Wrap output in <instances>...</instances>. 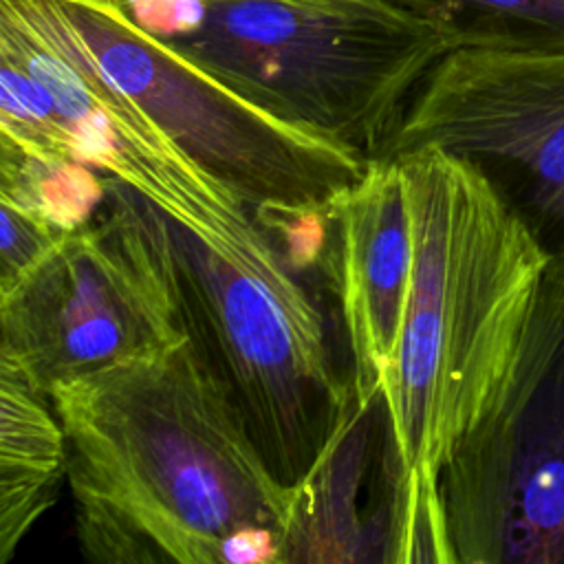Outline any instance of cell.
Returning <instances> with one entry per match:
<instances>
[{
  "instance_id": "6da1fadb",
  "label": "cell",
  "mask_w": 564,
  "mask_h": 564,
  "mask_svg": "<svg viewBox=\"0 0 564 564\" xmlns=\"http://www.w3.org/2000/svg\"><path fill=\"white\" fill-rule=\"evenodd\" d=\"M75 535L97 564L282 562L295 487L189 333L48 390Z\"/></svg>"
},
{
  "instance_id": "7a4b0ae2",
  "label": "cell",
  "mask_w": 564,
  "mask_h": 564,
  "mask_svg": "<svg viewBox=\"0 0 564 564\" xmlns=\"http://www.w3.org/2000/svg\"><path fill=\"white\" fill-rule=\"evenodd\" d=\"M392 159L412 227V280L381 392L386 560L452 564L441 474L494 403L551 256L474 161L432 145Z\"/></svg>"
},
{
  "instance_id": "3957f363",
  "label": "cell",
  "mask_w": 564,
  "mask_h": 564,
  "mask_svg": "<svg viewBox=\"0 0 564 564\" xmlns=\"http://www.w3.org/2000/svg\"><path fill=\"white\" fill-rule=\"evenodd\" d=\"M260 108L379 159L410 97L456 46L401 0H121Z\"/></svg>"
},
{
  "instance_id": "277c9868",
  "label": "cell",
  "mask_w": 564,
  "mask_h": 564,
  "mask_svg": "<svg viewBox=\"0 0 564 564\" xmlns=\"http://www.w3.org/2000/svg\"><path fill=\"white\" fill-rule=\"evenodd\" d=\"M104 75L264 225L322 223L368 159L249 101L121 0H51Z\"/></svg>"
},
{
  "instance_id": "5b68a950",
  "label": "cell",
  "mask_w": 564,
  "mask_h": 564,
  "mask_svg": "<svg viewBox=\"0 0 564 564\" xmlns=\"http://www.w3.org/2000/svg\"><path fill=\"white\" fill-rule=\"evenodd\" d=\"M0 357L46 397L189 337L167 216L110 181L101 207L0 295Z\"/></svg>"
},
{
  "instance_id": "8992f818",
  "label": "cell",
  "mask_w": 564,
  "mask_h": 564,
  "mask_svg": "<svg viewBox=\"0 0 564 564\" xmlns=\"http://www.w3.org/2000/svg\"><path fill=\"white\" fill-rule=\"evenodd\" d=\"M189 333L200 341L273 471L297 485L352 412L317 306L286 260L229 258L167 216Z\"/></svg>"
},
{
  "instance_id": "52a82bcc",
  "label": "cell",
  "mask_w": 564,
  "mask_h": 564,
  "mask_svg": "<svg viewBox=\"0 0 564 564\" xmlns=\"http://www.w3.org/2000/svg\"><path fill=\"white\" fill-rule=\"evenodd\" d=\"M441 507L452 564H564V251L494 403L441 474Z\"/></svg>"
},
{
  "instance_id": "ba28073f",
  "label": "cell",
  "mask_w": 564,
  "mask_h": 564,
  "mask_svg": "<svg viewBox=\"0 0 564 564\" xmlns=\"http://www.w3.org/2000/svg\"><path fill=\"white\" fill-rule=\"evenodd\" d=\"M0 59L51 104V152L119 181L229 258L278 251L258 216L126 97L51 0H0Z\"/></svg>"
},
{
  "instance_id": "9c48e42d",
  "label": "cell",
  "mask_w": 564,
  "mask_h": 564,
  "mask_svg": "<svg viewBox=\"0 0 564 564\" xmlns=\"http://www.w3.org/2000/svg\"><path fill=\"white\" fill-rule=\"evenodd\" d=\"M425 145L482 167L549 256L564 251V51H447L410 97L381 156Z\"/></svg>"
},
{
  "instance_id": "30bf717a",
  "label": "cell",
  "mask_w": 564,
  "mask_h": 564,
  "mask_svg": "<svg viewBox=\"0 0 564 564\" xmlns=\"http://www.w3.org/2000/svg\"><path fill=\"white\" fill-rule=\"evenodd\" d=\"M335 282L357 408L381 399L412 280V227L397 159H372L330 205Z\"/></svg>"
},
{
  "instance_id": "8fae6325",
  "label": "cell",
  "mask_w": 564,
  "mask_h": 564,
  "mask_svg": "<svg viewBox=\"0 0 564 564\" xmlns=\"http://www.w3.org/2000/svg\"><path fill=\"white\" fill-rule=\"evenodd\" d=\"M66 471V434L51 399L0 357V564L53 507Z\"/></svg>"
},
{
  "instance_id": "7c38bea8",
  "label": "cell",
  "mask_w": 564,
  "mask_h": 564,
  "mask_svg": "<svg viewBox=\"0 0 564 564\" xmlns=\"http://www.w3.org/2000/svg\"><path fill=\"white\" fill-rule=\"evenodd\" d=\"M447 29L456 46L564 51V0H401Z\"/></svg>"
},
{
  "instance_id": "4fadbf2b",
  "label": "cell",
  "mask_w": 564,
  "mask_h": 564,
  "mask_svg": "<svg viewBox=\"0 0 564 564\" xmlns=\"http://www.w3.org/2000/svg\"><path fill=\"white\" fill-rule=\"evenodd\" d=\"M0 295L31 273L70 231L37 207L0 194Z\"/></svg>"
}]
</instances>
